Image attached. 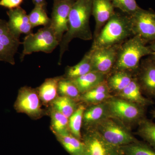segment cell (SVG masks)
I'll list each match as a JSON object with an SVG mask.
<instances>
[{
    "mask_svg": "<svg viewBox=\"0 0 155 155\" xmlns=\"http://www.w3.org/2000/svg\"><path fill=\"white\" fill-rule=\"evenodd\" d=\"M92 71L94 70L89 51L84 55L81 61L76 65L67 66L65 70V74L63 76L67 79L73 80Z\"/></svg>",
    "mask_w": 155,
    "mask_h": 155,
    "instance_id": "44dd1931",
    "label": "cell"
},
{
    "mask_svg": "<svg viewBox=\"0 0 155 155\" xmlns=\"http://www.w3.org/2000/svg\"><path fill=\"white\" fill-rule=\"evenodd\" d=\"M51 127L56 136L70 133L69 118L53 109L51 113Z\"/></svg>",
    "mask_w": 155,
    "mask_h": 155,
    "instance_id": "d4e9b609",
    "label": "cell"
},
{
    "mask_svg": "<svg viewBox=\"0 0 155 155\" xmlns=\"http://www.w3.org/2000/svg\"><path fill=\"white\" fill-rule=\"evenodd\" d=\"M9 28L8 21L0 19V61L15 65V54L22 42Z\"/></svg>",
    "mask_w": 155,
    "mask_h": 155,
    "instance_id": "30bf717a",
    "label": "cell"
},
{
    "mask_svg": "<svg viewBox=\"0 0 155 155\" xmlns=\"http://www.w3.org/2000/svg\"><path fill=\"white\" fill-rule=\"evenodd\" d=\"M55 32L49 26L40 28L36 33L25 36L22 42L23 50L20 59L23 61L25 56L32 53L42 52L50 54L60 45Z\"/></svg>",
    "mask_w": 155,
    "mask_h": 155,
    "instance_id": "8992f818",
    "label": "cell"
},
{
    "mask_svg": "<svg viewBox=\"0 0 155 155\" xmlns=\"http://www.w3.org/2000/svg\"><path fill=\"white\" fill-rule=\"evenodd\" d=\"M87 155H124L120 147L108 142L95 129L86 130L82 136Z\"/></svg>",
    "mask_w": 155,
    "mask_h": 155,
    "instance_id": "ba28073f",
    "label": "cell"
},
{
    "mask_svg": "<svg viewBox=\"0 0 155 155\" xmlns=\"http://www.w3.org/2000/svg\"><path fill=\"white\" fill-rule=\"evenodd\" d=\"M61 76L47 78L38 89L41 101L44 104L52 103L58 96V87Z\"/></svg>",
    "mask_w": 155,
    "mask_h": 155,
    "instance_id": "603a6c76",
    "label": "cell"
},
{
    "mask_svg": "<svg viewBox=\"0 0 155 155\" xmlns=\"http://www.w3.org/2000/svg\"><path fill=\"white\" fill-rule=\"evenodd\" d=\"M93 129L115 146L120 147L137 140L132 134L130 127L113 116H108Z\"/></svg>",
    "mask_w": 155,
    "mask_h": 155,
    "instance_id": "277c9868",
    "label": "cell"
},
{
    "mask_svg": "<svg viewBox=\"0 0 155 155\" xmlns=\"http://www.w3.org/2000/svg\"><path fill=\"white\" fill-rule=\"evenodd\" d=\"M108 87L107 80L81 95L80 100L88 105L105 102L114 96Z\"/></svg>",
    "mask_w": 155,
    "mask_h": 155,
    "instance_id": "d6986e66",
    "label": "cell"
},
{
    "mask_svg": "<svg viewBox=\"0 0 155 155\" xmlns=\"http://www.w3.org/2000/svg\"><path fill=\"white\" fill-rule=\"evenodd\" d=\"M151 114L153 118H155V110H153L152 111V112H151Z\"/></svg>",
    "mask_w": 155,
    "mask_h": 155,
    "instance_id": "e575fe53",
    "label": "cell"
},
{
    "mask_svg": "<svg viewBox=\"0 0 155 155\" xmlns=\"http://www.w3.org/2000/svg\"><path fill=\"white\" fill-rule=\"evenodd\" d=\"M35 6H46V0H32Z\"/></svg>",
    "mask_w": 155,
    "mask_h": 155,
    "instance_id": "d6a6232c",
    "label": "cell"
},
{
    "mask_svg": "<svg viewBox=\"0 0 155 155\" xmlns=\"http://www.w3.org/2000/svg\"><path fill=\"white\" fill-rule=\"evenodd\" d=\"M120 148L124 155H155V150L145 142L138 140Z\"/></svg>",
    "mask_w": 155,
    "mask_h": 155,
    "instance_id": "4316f807",
    "label": "cell"
},
{
    "mask_svg": "<svg viewBox=\"0 0 155 155\" xmlns=\"http://www.w3.org/2000/svg\"><path fill=\"white\" fill-rule=\"evenodd\" d=\"M134 35L147 42L155 40V13L140 8L129 15Z\"/></svg>",
    "mask_w": 155,
    "mask_h": 155,
    "instance_id": "9c48e42d",
    "label": "cell"
},
{
    "mask_svg": "<svg viewBox=\"0 0 155 155\" xmlns=\"http://www.w3.org/2000/svg\"><path fill=\"white\" fill-rule=\"evenodd\" d=\"M110 116L115 117L131 128L146 117V107L114 96L106 101Z\"/></svg>",
    "mask_w": 155,
    "mask_h": 155,
    "instance_id": "5b68a950",
    "label": "cell"
},
{
    "mask_svg": "<svg viewBox=\"0 0 155 155\" xmlns=\"http://www.w3.org/2000/svg\"><path fill=\"white\" fill-rule=\"evenodd\" d=\"M109 116L106 101L88 105L84 112L82 125L86 130L93 129L98 123Z\"/></svg>",
    "mask_w": 155,
    "mask_h": 155,
    "instance_id": "2e32d148",
    "label": "cell"
},
{
    "mask_svg": "<svg viewBox=\"0 0 155 155\" xmlns=\"http://www.w3.org/2000/svg\"><path fill=\"white\" fill-rule=\"evenodd\" d=\"M108 76L101 72L92 71L71 80L82 94L105 81Z\"/></svg>",
    "mask_w": 155,
    "mask_h": 155,
    "instance_id": "ac0fdd59",
    "label": "cell"
},
{
    "mask_svg": "<svg viewBox=\"0 0 155 155\" xmlns=\"http://www.w3.org/2000/svg\"><path fill=\"white\" fill-rule=\"evenodd\" d=\"M53 109L58 111L68 118L76 110L78 107L76 101L65 96H60L53 101Z\"/></svg>",
    "mask_w": 155,
    "mask_h": 155,
    "instance_id": "484cf974",
    "label": "cell"
},
{
    "mask_svg": "<svg viewBox=\"0 0 155 155\" xmlns=\"http://www.w3.org/2000/svg\"><path fill=\"white\" fill-rule=\"evenodd\" d=\"M17 113L26 114L31 118L41 117L43 114L37 90L25 86L19 90L14 104Z\"/></svg>",
    "mask_w": 155,
    "mask_h": 155,
    "instance_id": "52a82bcc",
    "label": "cell"
},
{
    "mask_svg": "<svg viewBox=\"0 0 155 155\" xmlns=\"http://www.w3.org/2000/svg\"><path fill=\"white\" fill-rule=\"evenodd\" d=\"M134 36L130 16L115 12L95 38L91 48L107 47L122 44Z\"/></svg>",
    "mask_w": 155,
    "mask_h": 155,
    "instance_id": "7a4b0ae2",
    "label": "cell"
},
{
    "mask_svg": "<svg viewBox=\"0 0 155 155\" xmlns=\"http://www.w3.org/2000/svg\"></svg>",
    "mask_w": 155,
    "mask_h": 155,
    "instance_id": "8d00e7d4",
    "label": "cell"
},
{
    "mask_svg": "<svg viewBox=\"0 0 155 155\" xmlns=\"http://www.w3.org/2000/svg\"><path fill=\"white\" fill-rule=\"evenodd\" d=\"M23 0H0V6L9 9L16 8L20 7Z\"/></svg>",
    "mask_w": 155,
    "mask_h": 155,
    "instance_id": "1f68e13d",
    "label": "cell"
},
{
    "mask_svg": "<svg viewBox=\"0 0 155 155\" xmlns=\"http://www.w3.org/2000/svg\"><path fill=\"white\" fill-rule=\"evenodd\" d=\"M136 134L155 150V123L145 118L139 123Z\"/></svg>",
    "mask_w": 155,
    "mask_h": 155,
    "instance_id": "cb8c5ba5",
    "label": "cell"
},
{
    "mask_svg": "<svg viewBox=\"0 0 155 155\" xmlns=\"http://www.w3.org/2000/svg\"><path fill=\"white\" fill-rule=\"evenodd\" d=\"M7 14L9 18L8 25L14 34L20 37L22 34L27 35L32 33L33 28L29 22L28 15L21 7L9 10Z\"/></svg>",
    "mask_w": 155,
    "mask_h": 155,
    "instance_id": "5bb4252c",
    "label": "cell"
},
{
    "mask_svg": "<svg viewBox=\"0 0 155 155\" xmlns=\"http://www.w3.org/2000/svg\"><path fill=\"white\" fill-rule=\"evenodd\" d=\"M114 96L144 107L154 104L152 100L143 96L135 77L134 78L130 83L122 91Z\"/></svg>",
    "mask_w": 155,
    "mask_h": 155,
    "instance_id": "e0dca14e",
    "label": "cell"
},
{
    "mask_svg": "<svg viewBox=\"0 0 155 155\" xmlns=\"http://www.w3.org/2000/svg\"><path fill=\"white\" fill-rule=\"evenodd\" d=\"M142 92L146 95L155 99V62L151 59L140 64L135 75Z\"/></svg>",
    "mask_w": 155,
    "mask_h": 155,
    "instance_id": "4fadbf2b",
    "label": "cell"
},
{
    "mask_svg": "<svg viewBox=\"0 0 155 155\" xmlns=\"http://www.w3.org/2000/svg\"><path fill=\"white\" fill-rule=\"evenodd\" d=\"M60 1V0H54V1Z\"/></svg>",
    "mask_w": 155,
    "mask_h": 155,
    "instance_id": "d590c367",
    "label": "cell"
},
{
    "mask_svg": "<svg viewBox=\"0 0 155 155\" xmlns=\"http://www.w3.org/2000/svg\"><path fill=\"white\" fill-rule=\"evenodd\" d=\"M122 44L95 49L91 48L89 51L94 70L110 75L114 69L118 51Z\"/></svg>",
    "mask_w": 155,
    "mask_h": 155,
    "instance_id": "7c38bea8",
    "label": "cell"
},
{
    "mask_svg": "<svg viewBox=\"0 0 155 155\" xmlns=\"http://www.w3.org/2000/svg\"><path fill=\"white\" fill-rule=\"evenodd\" d=\"M114 8L110 0H93L92 15L96 22L94 38L115 14Z\"/></svg>",
    "mask_w": 155,
    "mask_h": 155,
    "instance_id": "9a60e30c",
    "label": "cell"
},
{
    "mask_svg": "<svg viewBox=\"0 0 155 155\" xmlns=\"http://www.w3.org/2000/svg\"><path fill=\"white\" fill-rule=\"evenodd\" d=\"M114 8H117L123 13L131 15L141 8L137 4L136 0H110Z\"/></svg>",
    "mask_w": 155,
    "mask_h": 155,
    "instance_id": "4dcf8cb0",
    "label": "cell"
},
{
    "mask_svg": "<svg viewBox=\"0 0 155 155\" xmlns=\"http://www.w3.org/2000/svg\"><path fill=\"white\" fill-rule=\"evenodd\" d=\"M93 0H75L69 15L68 31L60 43L58 63L61 64L64 53L69 50L70 43L75 38L91 40L93 38L90 19L92 15Z\"/></svg>",
    "mask_w": 155,
    "mask_h": 155,
    "instance_id": "6da1fadb",
    "label": "cell"
},
{
    "mask_svg": "<svg viewBox=\"0 0 155 155\" xmlns=\"http://www.w3.org/2000/svg\"><path fill=\"white\" fill-rule=\"evenodd\" d=\"M58 92L60 96L68 97L76 101L80 100L81 95L73 81L63 76H62L58 84Z\"/></svg>",
    "mask_w": 155,
    "mask_h": 155,
    "instance_id": "f1b7e54d",
    "label": "cell"
},
{
    "mask_svg": "<svg viewBox=\"0 0 155 155\" xmlns=\"http://www.w3.org/2000/svg\"><path fill=\"white\" fill-rule=\"evenodd\" d=\"M134 77L133 74L126 71H114L108 75L107 82L110 91L115 95L125 88Z\"/></svg>",
    "mask_w": 155,
    "mask_h": 155,
    "instance_id": "ffe728a7",
    "label": "cell"
},
{
    "mask_svg": "<svg viewBox=\"0 0 155 155\" xmlns=\"http://www.w3.org/2000/svg\"><path fill=\"white\" fill-rule=\"evenodd\" d=\"M86 108L84 105H79L76 110L69 118V127L70 133L76 138L82 140L81 128L83 123L84 112Z\"/></svg>",
    "mask_w": 155,
    "mask_h": 155,
    "instance_id": "83f0119b",
    "label": "cell"
},
{
    "mask_svg": "<svg viewBox=\"0 0 155 155\" xmlns=\"http://www.w3.org/2000/svg\"><path fill=\"white\" fill-rule=\"evenodd\" d=\"M151 49L153 51V54L151 58V59L153 61H154L155 62V41L150 46Z\"/></svg>",
    "mask_w": 155,
    "mask_h": 155,
    "instance_id": "836d02e7",
    "label": "cell"
},
{
    "mask_svg": "<svg viewBox=\"0 0 155 155\" xmlns=\"http://www.w3.org/2000/svg\"><path fill=\"white\" fill-rule=\"evenodd\" d=\"M145 41L137 35H134L120 46L116 63L112 72L123 71L130 72L135 76L143 57L152 55L153 51L147 46Z\"/></svg>",
    "mask_w": 155,
    "mask_h": 155,
    "instance_id": "3957f363",
    "label": "cell"
},
{
    "mask_svg": "<svg viewBox=\"0 0 155 155\" xmlns=\"http://www.w3.org/2000/svg\"><path fill=\"white\" fill-rule=\"evenodd\" d=\"M28 16L29 22L33 28L40 25L44 27L49 26L51 24V18L47 14L45 7L35 6Z\"/></svg>",
    "mask_w": 155,
    "mask_h": 155,
    "instance_id": "f546056e",
    "label": "cell"
},
{
    "mask_svg": "<svg viewBox=\"0 0 155 155\" xmlns=\"http://www.w3.org/2000/svg\"><path fill=\"white\" fill-rule=\"evenodd\" d=\"M58 141L70 155H87L85 145L71 133L56 136Z\"/></svg>",
    "mask_w": 155,
    "mask_h": 155,
    "instance_id": "7402d4cb",
    "label": "cell"
},
{
    "mask_svg": "<svg viewBox=\"0 0 155 155\" xmlns=\"http://www.w3.org/2000/svg\"><path fill=\"white\" fill-rule=\"evenodd\" d=\"M75 0L54 1L50 26L60 43L68 29L69 15Z\"/></svg>",
    "mask_w": 155,
    "mask_h": 155,
    "instance_id": "8fae6325",
    "label": "cell"
}]
</instances>
